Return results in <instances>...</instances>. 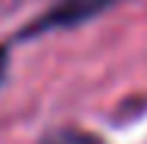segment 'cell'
Instances as JSON below:
<instances>
[{
  "label": "cell",
  "mask_w": 147,
  "mask_h": 144,
  "mask_svg": "<svg viewBox=\"0 0 147 144\" xmlns=\"http://www.w3.org/2000/svg\"><path fill=\"white\" fill-rule=\"evenodd\" d=\"M38 144H100V138H94L88 132H78V128H57V132L44 135Z\"/></svg>",
  "instance_id": "7a4b0ae2"
},
{
  "label": "cell",
  "mask_w": 147,
  "mask_h": 144,
  "mask_svg": "<svg viewBox=\"0 0 147 144\" xmlns=\"http://www.w3.org/2000/svg\"><path fill=\"white\" fill-rule=\"evenodd\" d=\"M119 0H59L53 9H47L44 16H38L28 28L19 31V38H34V34H44V31H57V28H72V25H82L94 19L97 13L110 9Z\"/></svg>",
  "instance_id": "6da1fadb"
},
{
  "label": "cell",
  "mask_w": 147,
  "mask_h": 144,
  "mask_svg": "<svg viewBox=\"0 0 147 144\" xmlns=\"http://www.w3.org/2000/svg\"><path fill=\"white\" fill-rule=\"evenodd\" d=\"M6 59H9L6 47H0V82H3V75H6Z\"/></svg>",
  "instance_id": "3957f363"
}]
</instances>
